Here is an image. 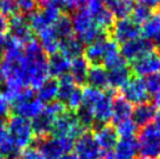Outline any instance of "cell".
Returning <instances> with one entry per match:
<instances>
[{
	"instance_id": "b9f144b4",
	"label": "cell",
	"mask_w": 160,
	"mask_h": 159,
	"mask_svg": "<svg viewBox=\"0 0 160 159\" xmlns=\"http://www.w3.org/2000/svg\"><path fill=\"white\" fill-rule=\"evenodd\" d=\"M36 3L41 5L42 7H56V8H62L66 7L64 0H36Z\"/></svg>"
},
{
	"instance_id": "d4e9b609",
	"label": "cell",
	"mask_w": 160,
	"mask_h": 159,
	"mask_svg": "<svg viewBox=\"0 0 160 159\" xmlns=\"http://www.w3.org/2000/svg\"><path fill=\"white\" fill-rule=\"evenodd\" d=\"M89 68V62L85 60L84 56L71 59L69 76L75 82V84L87 83V76H88Z\"/></svg>"
},
{
	"instance_id": "9a60e30c",
	"label": "cell",
	"mask_w": 160,
	"mask_h": 159,
	"mask_svg": "<svg viewBox=\"0 0 160 159\" xmlns=\"http://www.w3.org/2000/svg\"><path fill=\"white\" fill-rule=\"evenodd\" d=\"M87 3H88L87 9L90 12L95 23L102 31L110 29L115 22V17L104 5V1L103 0H88Z\"/></svg>"
},
{
	"instance_id": "8fae6325",
	"label": "cell",
	"mask_w": 160,
	"mask_h": 159,
	"mask_svg": "<svg viewBox=\"0 0 160 159\" xmlns=\"http://www.w3.org/2000/svg\"><path fill=\"white\" fill-rule=\"evenodd\" d=\"M61 17V9L56 7H42L39 11H35L28 17L29 26L32 31L35 33L45 29L47 27L54 26V23L58 21Z\"/></svg>"
},
{
	"instance_id": "484cf974",
	"label": "cell",
	"mask_w": 160,
	"mask_h": 159,
	"mask_svg": "<svg viewBox=\"0 0 160 159\" xmlns=\"http://www.w3.org/2000/svg\"><path fill=\"white\" fill-rule=\"evenodd\" d=\"M132 112H133V106L132 104L128 102L125 98L122 96L116 97L112 103V122H115L116 124L129 119L132 117Z\"/></svg>"
},
{
	"instance_id": "2e32d148",
	"label": "cell",
	"mask_w": 160,
	"mask_h": 159,
	"mask_svg": "<svg viewBox=\"0 0 160 159\" xmlns=\"http://www.w3.org/2000/svg\"><path fill=\"white\" fill-rule=\"evenodd\" d=\"M131 71H133L138 77H147L153 74H158L160 73V55L154 52L144 55L132 63Z\"/></svg>"
},
{
	"instance_id": "f1b7e54d",
	"label": "cell",
	"mask_w": 160,
	"mask_h": 159,
	"mask_svg": "<svg viewBox=\"0 0 160 159\" xmlns=\"http://www.w3.org/2000/svg\"><path fill=\"white\" fill-rule=\"evenodd\" d=\"M36 97L39 98L43 104L45 103H52L58 100V82L55 79L46 80L39 88L36 89Z\"/></svg>"
},
{
	"instance_id": "d590c367",
	"label": "cell",
	"mask_w": 160,
	"mask_h": 159,
	"mask_svg": "<svg viewBox=\"0 0 160 159\" xmlns=\"http://www.w3.org/2000/svg\"><path fill=\"white\" fill-rule=\"evenodd\" d=\"M75 115L78 123L83 126L84 130L95 126V117H93L92 110L89 106H85L82 104V106L75 112Z\"/></svg>"
},
{
	"instance_id": "6da1fadb",
	"label": "cell",
	"mask_w": 160,
	"mask_h": 159,
	"mask_svg": "<svg viewBox=\"0 0 160 159\" xmlns=\"http://www.w3.org/2000/svg\"><path fill=\"white\" fill-rule=\"evenodd\" d=\"M19 75L23 88L38 89L48 80V56L38 41L32 40L23 46L19 61Z\"/></svg>"
},
{
	"instance_id": "83f0119b",
	"label": "cell",
	"mask_w": 160,
	"mask_h": 159,
	"mask_svg": "<svg viewBox=\"0 0 160 159\" xmlns=\"http://www.w3.org/2000/svg\"><path fill=\"white\" fill-rule=\"evenodd\" d=\"M85 46L77 36L72 35L70 38H67L60 41V50L69 59H75L78 56H82L84 52Z\"/></svg>"
},
{
	"instance_id": "8d00e7d4",
	"label": "cell",
	"mask_w": 160,
	"mask_h": 159,
	"mask_svg": "<svg viewBox=\"0 0 160 159\" xmlns=\"http://www.w3.org/2000/svg\"><path fill=\"white\" fill-rule=\"evenodd\" d=\"M130 15H131V19L136 23L142 25L147 19L151 17V8H148V7L144 6V5L137 4L134 5L133 9H132V12H131Z\"/></svg>"
},
{
	"instance_id": "7402d4cb",
	"label": "cell",
	"mask_w": 160,
	"mask_h": 159,
	"mask_svg": "<svg viewBox=\"0 0 160 159\" xmlns=\"http://www.w3.org/2000/svg\"><path fill=\"white\" fill-rule=\"evenodd\" d=\"M36 34L39 38L38 42L46 54L53 55V54L58 53V49H60V39H58V34L54 29V26L47 27L45 29L38 32Z\"/></svg>"
},
{
	"instance_id": "52a82bcc",
	"label": "cell",
	"mask_w": 160,
	"mask_h": 159,
	"mask_svg": "<svg viewBox=\"0 0 160 159\" xmlns=\"http://www.w3.org/2000/svg\"><path fill=\"white\" fill-rule=\"evenodd\" d=\"M74 147V141L66 137H45L39 138L38 149L46 159H58L60 157L70 153Z\"/></svg>"
},
{
	"instance_id": "681fc988",
	"label": "cell",
	"mask_w": 160,
	"mask_h": 159,
	"mask_svg": "<svg viewBox=\"0 0 160 159\" xmlns=\"http://www.w3.org/2000/svg\"><path fill=\"white\" fill-rule=\"evenodd\" d=\"M58 159H78L77 157L75 156V153H67V155L62 156V157H60Z\"/></svg>"
},
{
	"instance_id": "f6af8a7d",
	"label": "cell",
	"mask_w": 160,
	"mask_h": 159,
	"mask_svg": "<svg viewBox=\"0 0 160 159\" xmlns=\"http://www.w3.org/2000/svg\"><path fill=\"white\" fill-rule=\"evenodd\" d=\"M138 4L140 5H144V6H146L148 8H153V7H156L158 6L160 3V0H137Z\"/></svg>"
},
{
	"instance_id": "db71d44e",
	"label": "cell",
	"mask_w": 160,
	"mask_h": 159,
	"mask_svg": "<svg viewBox=\"0 0 160 159\" xmlns=\"http://www.w3.org/2000/svg\"><path fill=\"white\" fill-rule=\"evenodd\" d=\"M0 81H1V71H0Z\"/></svg>"
},
{
	"instance_id": "7bdbcfd3",
	"label": "cell",
	"mask_w": 160,
	"mask_h": 159,
	"mask_svg": "<svg viewBox=\"0 0 160 159\" xmlns=\"http://www.w3.org/2000/svg\"><path fill=\"white\" fill-rule=\"evenodd\" d=\"M88 0H64V5L66 7L69 9H77L83 7V5L87 3Z\"/></svg>"
},
{
	"instance_id": "ba28073f",
	"label": "cell",
	"mask_w": 160,
	"mask_h": 159,
	"mask_svg": "<svg viewBox=\"0 0 160 159\" xmlns=\"http://www.w3.org/2000/svg\"><path fill=\"white\" fill-rule=\"evenodd\" d=\"M112 40L116 44H125L140 35V26L131 18L117 19L111 27Z\"/></svg>"
},
{
	"instance_id": "f907efd6",
	"label": "cell",
	"mask_w": 160,
	"mask_h": 159,
	"mask_svg": "<svg viewBox=\"0 0 160 159\" xmlns=\"http://www.w3.org/2000/svg\"><path fill=\"white\" fill-rule=\"evenodd\" d=\"M154 42H156V47L157 49L160 52V33L158 34V36H157L156 39H154Z\"/></svg>"
},
{
	"instance_id": "c3c4849f",
	"label": "cell",
	"mask_w": 160,
	"mask_h": 159,
	"mask_svg": "<svg viewBox=\"0 0 160 159\" xmlns=\"http://www.w3.org/2000/svg\"><path fill=\"white\" fill-rule=\"evenodd\" d=\"M103 159H119V158L115 155V152H107Z\"/></svg>"
},
{
	"instance_id": "ac0fdd59",
	"label": "cell",
	"mask_w": 160,
	"mask_h": 159,
	"mask_svg": "<svg viewBox=\"0 0 160 159\" xmlns=\"http://www.w3.org/2000/svg\"><path fill=\"white\" fill-rule=\"evenodd\" d=\"M92 135L102 151L111 152V150L115 149L116 144L118 141V135L116 132L115 128L109 124L97 125Z\"/></svg>"
},
{
	"instance_id": "4dcf8cb0",
	"label": "cell",
	"mask_w": 160,
	"mask_h": 159,
	"mask_svg": "<svg viewBox=\"0 0 160 159\" xmlns=\"http://www.w3.org/2000/svg\"><path fill=\"white\" fill-rule=\"evenodd\" d=\"M140 33L142 38L147 40H154L160 33V15L159 14H151V17L147 19L140 27Z\"/></svg>"
},
{
	"instance_id": "7dc6e473",
	"label": "cell",
	"mask_w": 160,
	"mask_h": 159,
	"mask_svg": "<svg viewBox=\"0 0 160 159\" xmlns=\"http://www.w3.org/2000/svg\"><path fill=\"white\" fill-rule=\"evenodd\" d=\"M154 124H153V126H154V129L157 130V132L160 135V111H157L156 114V117H154Z\"/></svg>"
},
{
	"instance_id": "d6a6232c",
	"label": "cell",
	"mask_w": 160,
	"mask_h": 159,
	"mask_svg": "<svg viewBox=\"0 0 160 159\" xmlns=\"http://www.w3.org/2000/svg\"><path fill=\"white\" fill-rule=\"evenodd\" d=\"M54 29L56 32L60 41L74 35L70 18L68 15H64V14H61V17L58 19V21L54 23Z\"/></svg>"
},
{
	"instance_id": "44dd1931",
	"label": "cell",
	"mask_w": 160,
	"mask_h": 159,
	"mask_svg": "<svg viewBox=\"0 0 160 159\" xmlns=\"http://www.w3.org/2000/svg\"><path fill=\"white\" fill-rule=\"evenodd\" d=\"M54 121H55V117L50 115L48 111H46L43 108L40 115L36 116L33 121H31L34 136L38 138L48 137L53 130Z\"/></svg>"
},
{
	"instance_id": "11a10c76",
	"label": "cell",
	"mask_w": 160,
	"mask_h": 159,
	"mask_svg": "<svg viewBox=\"0 0 160 159\" xmlns=\"http://www.w3.org/2000/svg\"><path fill=\"white\" fill-rule=\"evenodd\" d=\"M160 105V101H159V104H158V106H159Z\"/></svg>"
},
{
	"instance_id": "816d5d0a",
	"label": "cell",
	"mask_w": 160,
	"mask_h": 159,
	"mask_svg": "<svg viewBox=\"0 0 160 159\" xmlns=\"http://www.w3.org/2000/svg\"><path fill=\"white\" fill-rule=\"evenodd\" d=\"M0 159H6V158H5V157L2 155H0Z\"/></svg>"
},
{
	"instance_id": "d6986e66",
	"label": "cell",
	"mask_w": 160,
	"mask_h": 159,
	"mask_svg": "<svg viewBox=\"0 0 160 159\" xmlns=\"http://www.w3.org/2000/svg\"><path fill=\"white\" fill-rule=\"evenodd\" d=\"M71 59L66 56L61 52L49 55L48 58V74L53 77L61 79L63 76L69 75Z\"/></svg>"
},
{
	"instance_id": "9c48e42d",
	"label": "cell",
	"mask_w": 160,
	"mask_h": 159,
	"mask_svg": "<svg viewBox=\"0 0 160 159\" xmlns=\"http://www.w3.org/2000/svg\"><path fill=\"white\" fill-rule=\"evenodd\" d=\"M153 44L152 41L139 36L137 39L128 41L122 44L119 53L125 61H137L138 59L142 58L144 55L153 52Z\"/></svg>"
},
{
	"instance_id": "60d3db41",
	"label": "cell",
	"mask_w": 160,
	"mask_h": 159,
	"mask_svg": "<svg viewBox=\"0 0 160 159\" xmlns=\"http://www.w3.org/2000/svg\"><path fill=\"white\" fill-rule=\"evenodd\" d=\"M9 112H11V103L6 98L2 93V89L0 87V118L4 119L9 115Z\"/></svg>"
},
{
	"instance_id": "e575fe53",
	"label": "cell",
	"mask_w": 160,
	"mask_h": 159,
	"mask_svg": "<svg viewBox=\"0 0 160 159\" xmlns=\"http://www.w3.org/2000/svg\"><path fill=\"white\" fill-rule=\"evenodd\" d=\"M115 130L120 138H129V137H134V133L137 132L138 126L137 124L134 123L132 117H131V118L122 121V122L116 124Z\"/></svg>"
},
{
	"instance_id": "836d02e7",
	"label": "cell",
	"mask_w": 160,
	"mask_h": 159,
	"mask_svg": "<svg viewBox=\"0 0 160 159\" xmlns=\"http://www.w3.org/2000/svg\"><path fill=\"white\" fill-rule=\"evenodd\" d=\"M144 82H145V87L148 93V96L151 95L154 97L153 103L158 106L160 101V73L147 76L146 79L144 80Z\"/></svg>"
},
{
	"instance_id": "277c9868",
	"label": "cell",
	"mask_w": 160,
	"mask_h": 159,
	"mask_svg": "<svg viewBox=\"0 0 160 159\" xmlns=\"http://www.w3.org/2000/svg\"><path fill=\"white\" fill-rule=\"evenodd\" d=\"M45 108V104L36 97L33 90L26 88L19 97L11 104V110H13L14 116H19L26 119H34L39 116Z\"/></svg>"
},
{
	"instance_id": "f546056e",
	"label": "cell",
	"mask_w": 160,
	"mask_h": 159,
	"mask_svg": "<svg viewBox=\"0 0 160 159\" xmlns=\"http://www.w3.org/2000/svg\"><path fill=\"white\" fill-rule=\"evenodd\" d=\"M108 79H109V87L122 88L131 79V69L129 68L128 63L112 68L108 70Z\"/></svg>"
},
{
	"instance_id": "e0dca14e",
	"label": "cell",
	"mask_w": 160,
	"mask_h": 159,
	"mask_svg": "<svg viewBox=\"0 0 160 159\" xmlns=\"http://www.w3.org/2000/svg\"><path fill=\"white\" fill-rule=\"evenodd\" d=\"M112 103L113 97L111 94L104 93L98 98L96 103L90 109L92 110L93 117H95V124L97 125H104L108 124L112 118Z\"/></svg>"
},
{
	"instance_id": "ab89813d",
	"label": "cell",
	"mask_w": 160,
	"mask_h": 159,
	"mask_svg": "<svg viewBox=\"0 0 160 159\" xmlns=\"http://www.w3.org/2000/svg\"><path fill=\"white\" fill-rule=\"evenodd\" d=\"M19 159H46V157L38 147H27L22 152H20Z\"/></svg>"
},
{
	"instance_id": "1f68e13d",
	"label": "cell",
	"mask_w": 160,
	"mask_h": 159,
	"mask_svg": "<svg viewBox=\"0 0 160 159\" xmlns=\"http://www.w3.org/2000/svg\"><path fill=\"white\" fill-rule=\"evenodd\" d=\"M58 101L61 102L63 105L71 95V93L77 88V84L71 80L69 75H66L61 77L58 81Z\"/></svg>"
},
{
	"instance_id": "f35d334b",
	"label": "cell",
	"mask_w": 160,
	"mask_h": 159,
	"mask_svg": "<svg viewBox=\"0 0 160 159\" xmlns=\"http://www.w3.org/2000/svg\"><path fill=\"white\" fill-rule=\"evenodd\" d=\"M17 4H18V8L20 11V13L27 15V17H29L32 13H34L36 11V6H38L36 0H17Z\"/></svg>"
},
{
	"instance_id": "8992f818",
	"label": "cell",
	"mask_w": 160,
	"mask_h": 159,
	"mask_svg": "<svg viewBox=\"0 0 160 159\" xmlns=\"http://www.w3.org/2000/svg\"><path fill=\"white\" fill-rule=\"evenodd\" d=\"M83 132H85V130L78 123L75 112L64 111L54 121L52 133L56 137H66L74 141Z\"/></svg>"
},
{
	"instance_id": "cb8c5ba5",
	"label": "cell",
	"mask_w": 160,
	"mask_h": 159,
	"mask_svg": "<svg viewBox=\"0 0 160 159\" xmlns=\"http://www.w3.org/2000/svg\"><path fill=\"white\" fill-rule=\"evenodd\" d=\"M87 83L89 87L98 90H103L109 87L108 70L103 66H91L88 71Z\"/></svg>"
},
{
	"instance_id": "5bb4252c",
	"label": "cell",
	"mask_w": 160,
	"mask_h": 159,
	"mask_svg": "<svg viewBox=\"0 0 160 159\" xmlns=\"http://www.w3.org/2000/svg\"><path fill=\"white\" fill-rule=\"evenodd\" d=\"M113 44H115L113 40L108 39L107 36H103L101 39L87 44L83 52L84 59L89 62V64L91 63L92 66H102L103 60Z\"/></svg>"
},
{
	"instance_id": "4fadbf2b",
	"label": "cell",
	"mask_w": 160,
	"mask_h": 159,
	"mask_svg": "<svg viewBox=\"0 0 160 159\" xmlns=\"http://www.w3.org/2000/svg\"><path fill=\"white\" fill-rule=\"evenodd\" d=\"M74 153L78 159H98L102 153L92 133L85 131L74 143Z\"/></svg>"
},
{
	"instance_id": "3957f363",
	"label": "cell",
	"mask_w": 160,
	"mask_h": 159,
	"mask_svg": "<svg viewBox=\"0 0 160 159\" xmlns=\"http://www.w3.org/2000/svg\"><path fill=\"white\" fill-rule=\"evenodd\" d=\"M6 129L15 149L19 151L29 147L35 137L31 121L19 116L9 117L6 122Z\"/></svg>"
},
{
	"instance_id": "9f6ffc18",
	"label": "cell",
	"mask_w": 160,
	"mask_h": 159,
	"mask_svg": "<svg viewBox=\"0 0 160 159\" xmlns=\"http://www.w3.org/2000/svg\"><path fill=\"white\" fill-rule=\"evenodd\" d=\"M0 1H1V0H0Z\"/></svg>"
},
{
	"instance_id": "5b68a950",
	"label": "cell",
	"mask_w": 160,
	"mask_h": 159,
	"mask_svg": "<svg viewBox=\"0 0 160 159\" xmlns=\"http://www.w3.org/2000/svg\"><path fill=\"white\" fill-rule=\"evenodd\" d=\"M137 143L138 155L142 159L160 158V135L152 124L140 130Z\"/></svg>"
},
{
	"instance_id": "4316f807",
	"label": "cell",
	"mask_w": 160,
	"mask_h": 159,
	"mask_svg": "<svg viewBox=\"0 0 160 159\" xmlns=\"http://www.w3.org/2000/svg\"><path fill=\"white\" fill-rule=\"evenodd\" d=\"M108 9L117 19L129 18L134 7V0H103Z\"/></svg>"
},
{
	"instance_id": "30bf717a",
	"label": "cell",
	"mask_w": 160,
	"mask_h": 159,
	"mask_svg": "<svg viewBox=\"0 0 160 159\" xmlns=\"http://www.w3.org/2000/svg\"><path fill=\"white\" fill-rule=\"evenodd\" d=\"M8 31L11 39L19 42L20 44H26L33 40V31L29 26V21L26 15L18 13L11 17L8 20Z\"/></svg>"
},
{
	"instance_id": "74e56055",
	"label": "cell",
	"mask_w": 160,
	"mask_h": 159,
	"mask_svg": "<svg viewBox=\"0 0 160 159\" xmlns=\"http://www.w3.org/2000/svg\"><path fill=\"white\" fill-rule=\"evenodd\" d=\"M0 13L4 17H13L19 13L17 0H1L0 1Z\"/></svg>"
},
{
	"instance_id": "603a6c76",
	"label": "cell",
	"mask_w": 160,
	"mask_h": 159,
	"mask_svg": "<svg viewBox=\"0 0 160 159\" xmlns=\"http://www.w3.org/2000/svg\"><path fill=\"white\" fill-rule=\"evenodd\" d=\"M115 155L119 159H136L138 156V143L134 137L120 138L115 146Z\"/></svg>"
},
{
	"instance_id": "bcb514c9",
	"label": "cell",
	"mask_w": 160,
	"mask_h": 159,
	"mask_svg": "<svg viewBox=\"0 0 160 159\" xmlns=\"http://www.w3.org/2000/svg\"><path fill=\"white\" fill-rule=\"evenodd\" d=\"M7 41H8V36L7 35H4L0 38V59L2 58V55H4V50H5V47H6Z\"/></svg>"
},
{
	"instance_id": "ee69618b",
	"label": "cell",
	"mask_w": 160,
	"mask_h": 159,
	"mask_svg": "<svg viewBox=\"0 0 160 159\" xmlns=\"http://www.w3.org/2000/svg\"><path fill=\"white\" fill-rule=\"evenodd\" d=\"M7 31H8V20L0 13V38L6 35Z\"/></svg>"
},
{
	"instance_id": "f5cc1de1",
	"label": "cell",
	"mask_w": 160,
	"mask_h": 159,
	"mask_svg": "<svg viewBox=\"0 0 160 159\" xmlns=\"http://www.w3.org/2000/svg\"><path fill=\"white\" fill-rule=\"evenodd\" d=\"M158 8H159V15H160V3H159V5H158Z\"/></svg>"
},
{
	"instance_id": "7a4b0ae2",
	"label": "cell",
	"mask_w": 160,
	"mask_h": 159,
	"mask_svg": "<svg viewBox=\"0 0 160 159\" xmlns=\"http://www.w3.org/2000/svg\"><path fill=\"white\" fill-rule=\"evenodd\" d=\"M71 26L76 36L84 44H89L104 35V31L95 23L90 12L87 7L75 9L71 14Z\"/></svg>"
},
{
	"instance_id": "7c38bea8",
	"label": "cell",
	"mask_w": 160,
	"mask_h": 159,
	"mask_svg": "<svg viewBox=\"0 0 160 159\" xmlns=\"http://www.w3.org/2000/svg\"><path fill=\"white\" fill-rule=\"evenodd\" d=\"M122 97L131 104H142L148 100V93L145 87V82L142 77H131L120 88Z\"/></svg>"
},
{
	"instance_id": "ffe728a7",
	"label": "cell",
	"mask_w": 160,
	"mask_h": 159,
	"mask_svg": "<svg viewBox=\"0 0 160 159\" xmlns=\"http://www.w3.org/2000/svg\"><path fill=\"white\" fill-rule=\"evenodd\" d=\"M157 108L158 106L153 102H145L142 104H138L133 109L132 112V119L137 126H147L154 119L157 114Z\"/></svg>"
}]
</instances>
